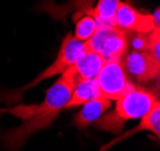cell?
Listing matches in <instances>:
<instances>
[{
    "label": "cell",
    "instance_id": "13",
    "mask_svg": "<svg viewBox=\"0 0 160 151\" xmlns=\"http://www.w3.org/2000/svg\"><path fill=\"white\" fill-rule=\"evenodd\" d=\"M74 23L75 26L73 36L81 42H86L87 40L91 39L100 26L98 20L91 14H82L74 20Z\"/></svg>",
    "mask_w": 160,
    "mask_h": 151
},
{
    "label": "cell",
    "instance_id": "15",
    "mask_svg": "<svg viewBox=\"0 0 160 151\" xmlns=\"http://www.w3.org/2000/svg\"><path fill=\"white\" fill-rule=\"evenodd\" d=\"M155 61L160 62V28H155L148 35V47L146 51Z\"/></svg>",
    "mask_w": 160,
    "mask_h": 151
},
{
    "label": "cell",
    "instance_id": "9",
    "mask_svg": "<svg viewBox=\"0 0 160 151\" xmlns=\"http://www.w3.org/2000/svg\"><path fill=\"white\" fill-rule=\"evenodd\" d=\"M148 131L151 133H153L157 138H159L160 136V102H158L157 105H154V108L151 112L147 114L146 116L141 119L140 124L138 126H135L134 128L129 130V131L124 132L123 134L115 137L112 140H110L109 143L102 146L99 149V151H107L110 148H112L113 145H116L117 143H120L124 139L129 138V137H133L134 134L139 133V132Z\"/></svg>",
    "mask_w": 160,
    "mask_h": 151
},
{
    "label": "cell",
    "instance_id": "5",
    "mask_svg": "<svg viewBox=\"0 0 160 151\" xmlns=\"http://www.w3.org/2000/svg\"><path fill=\"white\" fill-rule=\"evenodd\" d=\"M96 80L100 95L110 101H116L135 86L124 70L122 58L107 60L97 74Z\"/></svg>",
    "mask_w": 160,
    "mask_h": 151
},
{
    "label": "cell",
    "instance_id": "11",
    "mask_svg": "<svg viewBox=\"0 0 160 151\" xmlns=\"http://www.w3.org/2000/svg\"><path fill=\"white\" fill-rule=\"evenodd\" d=\"M97 96H100V91L96 78L77 79L75 83H74L72 94H71V99L67 102L65 109L80 107L85 102L94 99Z\"/></svg>",
    "mask_w": 160,
    "mask_h": 151
},
{
    "label": "cell",
    "instance_id": "6",
    "mask_svg": "<svg viewBox=\"0 0 160 151\" xmlns=\"http://www.w3.org/2000/svg\"><path fill=\"white\" fill-rule=\"evenodd\" d=\"M122 61L128 77L138 83L143 84L159 79L160 62L155 61L147 52L127 51Z\"/></svg>",
    "mask_w": 160,
    "mask_h": 151
},
{
    "label": "cell",
    "instance_id": "7",
    "mask_svg": "<svg viewBox=\"0 0 160 151\" xmlns=\"http://www.w3.org/2000/svg\"><path fill=\"white\" fill-rule=\"evenodd\" d=\"M113 24L126 33H151L158 28L151 13L140 12L128 1H121Z\"/></svg>",
    "mask_w": 160,
    "mask_h": 151
},
{
    "label": "cell",
    "instance_id": "3",
    "mask_svg": "<svg viewBox=\"0 0 160 151\" xmlns=\"http://www.w3.org/2000/svg\"><path fill=\"white\" fill-rule=\"evenodd\" d=\"M84 48H85V42H81L79 40H77L73 36V34L68 33L65 36V39L62 40L59 53H58V55H56V58L53 62L48 67H46L40 74H37L36 78L31 80L29 84L24 85L23 88L17 89L14 91L16 94L12 95L11 99L8 100L10 101H17V100H19V96L23 92L31 89L33 86H36L37 84H40L41 82L52 78V77H55V76H61L65 71H67L68 68L74 66L78 57L80 55V53L84 51Z\"/></svg>",
    "mask_w": 160,
    "mask_h": 151
},
{
    "label": "cell",
    "instance_id": "8",
    "mask_svg": "<svg viewBox=\"0 0 160 151\" xmlns=\"http://www.w3.org/2000/svg\"><path fill=\"white\" fill-rule=\"evenodd\" d=\"M111 107V101L103 97L102 95L90 100L81 105L78 114L74 116V125L78 128H86L102 118L105 112Z\"/></svg>",
    "mask_w": 160,
    "mask_h": 151
},
{
    "label": "cell",
    "instance_id": "12",
    "mask_svg": "<svg viewBox=\"0 0 160 151\" xmlns=\"http://www.w3.org/2000/svg\"><path fill=\"white\" fill-rule=\"evenodd\" d=\"M122 0H97L94 5L93 17L99 25H115V14Z\"/></svg>",
    "mask_w": 160,
    "mask_h": 151
},
{
    "label": "cell",
    "instance_id": "4",
    "mask_svg": "<svg viewBox=\"0 0 160 151\" xmlns=\"http://www.w3.org/2000/svg\"><path fill=\"white\" fill-rule=\"evenodd\" d=\"M85 46L99 54L105 61L123 58L128 51V33L115 25H102L85 42Z\"/></svg>",
    "mask_w": 160,
    "mask_h": 151
},
{
    "label": "cell",
    "instance_id": "1",
    "mask_svg": "<svg viewBox=\"0 0 160 151\" xmlns=\"http://www.w3.org/2000/svg\"><path fill=\"white\" fill-rule=\"evenodd\" d=\"M74 83L75 73L72 66L46 91L42 102L35 105H18L1 111L23 121L19 127L11 130L4 136V145L8 151H18L35 132L44 130L53 124L61 111L66 108Z\"/></svg>",
    "mask_w": 160,
    "mask_h": 151
},
{
    "label": "cell",
    "instance_id": "2",
    "mask_svg": "<svg viewBox=\"0 0 160 151\" xmlns=\"http://www.w3.org/2000/svg\"><path fill=\"white\" fill-rule=\"evenodd\" d=\"M158 102H160L159 95L153 90L135 85L116 100L113 111L102 115V118L94 122V127L100 131L117 134L122 132L127 121L136 119L141 120L153 109Z\"/></svg>",
    "mask_w": 160,
    "mask_h": 151
},
{
    "label": "cell",
    "instance_id": "10",
    "mask_svg": "<svg viewBox=\"0 0 160 151\" xmlns=\"http://www.w3.org/2000/svg\"><path fill=\"white\" fill-rule=\"evenodd\" d=\"M105 60L96 52L90 51L88 48H84V51L80 53L78 59L73 66L77 79H93L99 73L100 68L103 67Z\"/></svg>",
    "mask_w": 160,
    "mask_h": 151
},
{
    "label": "cell",
    "instance_id": "16",
    "mask_svg": "<svg viewBox=\"0 0 160 151\" xmlns=\"http://www.w3.org/2000/svg\"><path fill=\"white\" fill-rule=\"evenodd\" d=\"M153 19H154V23H155V26H158L160 28V8L159 7H157L155 8V11L153 12Z\"/></svg>",
    "mask_w": 160,
    "mask_h": 151
},
{
    "label": "cell",
    "instance_id": "14",
    "mask_svg": "<svg viewBox=\"0 0 160 151\" xmlns=\"http://www.w3.org/2000/svg\"><path fill=\"white\" fill-rule=\"evenodd\" d=\"M149 33H128V51L146 52Z\"/></svg>",
    "mask_w": 160,
    "mask_h": 151
}]
</instances>
